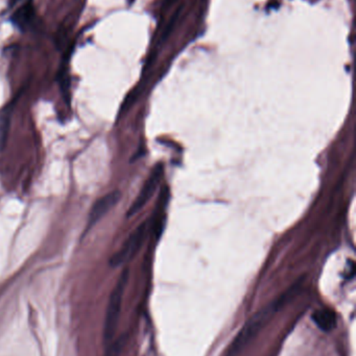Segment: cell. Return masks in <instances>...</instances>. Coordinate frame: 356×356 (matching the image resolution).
<instances>
[{"label":"cell","mask_w":356,"mask_h":356,"mask_svg":"<svg viewBox=\"0 0 356 356\" xmlns=\"http://www.w3.org/2000/svg\"><path fill=\"white\" fill-rule=\"evenodd\" d=\"M293 290L282 295L278 300L274 301L268 307H263L258 313L255 314L240 330L233 342L230 344L224 356H240L246 350L247 347L253 342L255 338L261 334V330L270 323L274 316L280 311L282 307L290 300Z\"/></svg>","instance_id":"cell-1"},{"label":"cell","mask_w":356,"mask_h":356,"mask_svg":"<svg viewBox=\"0 0 356 356\" xmlns=\"http://www.w3.org/2000/svg\"><path fill=\"white\" fill-rule=\"evenodd\" d=\"M127 280H129V270L125 269L121 273L116 286L113 289L110 300H109L104 326V341L107 344L112 343L115 334H116L117 324H118L119 316H121L123 294H125Z\"/></svg>","instance_id":"cell-2"},{"label":"cell","mask_w":356,"mask_h":356,"mask_svg":"<svg viewBox=\"0 0 356 356\" xmlns=\"http://www.w3.org/2000/svg\"><path fill=\"white\" fill-rule=\"evenodd\" d=\"M146 222H144L130 234L121 248L110 259V265L112 267H119L131 261L137 254L146 238Z\"/></svg>","instance_id":"cell-3"},{"label":"cell","mask_w":356,"mask_h":356,"mask_svg":"<svg viewBox=\"0 0 356 356\" xmlns=\"http://www.w3.org/2000/svg\"><path fill=\"white\" fill-rule=\"evenodd\" d=\"M163 175V168L161 165L155 167L154 170L150 173L146 181L144 182V186L140 190L139 194L136 197L134 200L133 204L130 207L127 211V217H133L136 213H139L144 205L150 200L153 195H154L155 191L158 188L159 184H160L161 177Z\"/></svg>","instance_id":"cell-4"},{"label":"cell","mask_w":356,"mask_h":356,"mask_svg":"<svg viewBox=\"0 0 356 356\" xmlns=\"http://www.w3.org/2000/svg\"><path fill=\"white\" fill-rule=\"evenodd\" d=\"M121 198V193L119 191H113V192L108 193L102 198L98 199L92 207L91 211H90L89 217H88L87 229H90L102 217H105L118 203Z\"/></svg>","instance_id":"cell-5"},{"label":"cell","mask_w":356,"mask_h":356,"mask_svg":"<svg viewBox=\"0 0 356 356\" xmlns=\"http://www.w3.org/2000/svg\"><path fill=\"white\" fill-rule=\"evenodd\" d=\"M313 319L323 332H330L336 327V315L332 309H322L315 312Z\"/></svg>","instance_id":"cell-6"},{"label":"cell","mask_w":356,"mask_h":356,"mask_svg":"<svg viewBox=\"0 0 356 356\" xmlns=\"http://www.w3.org/2000/svg\"><path fill=\"white\" fill-rule=\"evenodd\" d=\"M10 127V113L0 114V152L6 148Z\"/></svg>","instance_id":"cell-7"},{"label":"cell","mask_w":356,"mask_h":356,"mask_svg":"<svg viewBox=\"0 0 356 356\" xmlns=\"http://www.w3.org/2000/svg\"><path fill=\"white\" fill-rule=\"evenodd\" d=\"M125 343H127V337H121L118 340L111 343L108 351H107L106 355L104 356H121V353H123V347H125Z\"/></svg>","instance_id":"cell-8"}]
</instances>
